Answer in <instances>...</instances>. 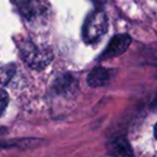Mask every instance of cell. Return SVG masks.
I'll use <instances>...</instances> for the list:
<instances>
[{
    "label": "cell",
    "instance_id": "30bf717a",
    "mask_svg": "<svg viewBox=\"0 0 157 157\" xmlns=\"http://www.w3.org/2000/svg\"><path fill=\"white\" fill-rule=\"evenodd\" d=\"M6 132H7V130H6V128H1V127H0V136L3 135V133H6Z\"/></svg>",
    "mask_w": 157,
    "mask_h": 157
},
{
    "label": "cell",
    "instance_id": "8fae6325",
    "mask_svg": "<svg viewBox=\"0 0 157 157\" xmlns=\"http://www.w3.org/2000/svg\"><path fill=\"white\" fill-rule=\"evenodd\" d=\"M154 133H155V137H156V139H157V124L155 125V130H154Z\"/></svg>",
    "mask_w": 157,
    "mask_h": 157
},
{
    "label": "cell",
    "instance_id": "5b68a950",
    "mask_svg": "<svg viewBox=\"0 0 157 157\" xmlns=\"http://www.w3.org/2000/svg\"><path fill=\"white\" fill-rule=\"evenodd\" d=\"M110 153L114 157H133L132 150L125 138H117L112 141L110 145Z\"/></svg>",
    "mask_w": 157,
    "mask_h": 157
},
{
    "label": "cell",
    "instance_id": "6da1fadb",
    "mask_svg": "<svg viewBox=\"0 0 157 157\" xmlns=\"http://www.w3.org/2000/svg\"><path fill=\"white\" fill-rule=\"evenodd\" d=\"M22 57L25 63L35 70H42L48 67L53 59V51L44 44H36L26 41L21 48Z\"/></svg>",
    "mask_w": 157,
    "mask_h": 157
},
{
    "label": "cell",
    "instance_id": "ba28073f",
    "mask_svg": "<svg viewBox=\"0 0 157 157\" xmlns=\"http://www.w3.org/2000/svg\"><path fill=\"white\" fill-rule=\"evenodd\" d=\"M9 103V96L6 93V90H0V115L5 112L6 108L8 107Z\"/></svg>",
    "mask_w": 157,
    "mask_h": 157
},
{
    "label": "cell",
    "instance_id": "8992f818",
    "mask_svg": "<svg viewBox=\"0 0 157 157\" xmlns=\"http://www.w3.org/2000/svg\"><path fill=\"white\" fill-rule=\"evenodd\" d=\"M15 73L14 63H0V85L7 84Z\"/></svg>",
    "mask_w": 157,
    "mask_h": 157
},
{
    "label": "cell",
    "instance_id": "52a82bcc",
    "mask_svg": "<svg viewBox=\"0 0 157 157\" xmlns=\"http://www.w3.org/2000/svg\"><path fill=\"white\" fill-rule=\"evenodd\" d=\"M72 82H73V78L69 75V74H66L63 78H58L56 82V88L59 92H69L70 88L72 87Z\"/></svg>",
    "mask_w": 157,
    "mask_h": 157
},
{
    "label": "cell",
    "instance_id": "3957f363",
    "mask_svg": "<svg viewBox=\"0 0 157 157\" xmlns=\"http://www.w3.org/2000/svg\"><path fill=\"white\" fill-rule=\"evenodd\" d=\"M131 42V39L128 35H117L110 41L108 48L105 50V52L101 55L102 59L113 58L115 56L123 54L125 51L128 48L129 44Z\"/></svg>",
    "mask_w": 157,
    "mask_h": 157
},
{
    "label": "cell",
    "instance_id": "7a4b0ae2",
    "mask_svg": "<svg viewBox=\"0 0 157 157\" xmlns=\"http://www.w3.org/2000/svg\"><path fill=\"white\" fill-rule=\"evenodd\" d=\"M108 30V18L105 12L95 11L86 20L83 28L84 41L94 43L98 41Z\"/></svg>",
    "mask_w": 157,
    "mask_h": 157
},
{
    "label": "cell",
    "instance_id": "277c9868",
    "mask_svg": "<svg viewBox=\"0 0 157 157\" xmlns=\"http://www.w3.org/2000/svg\"><path fill=\"white\" fill-rule=\"evenodd\" d=\"M110 72L105 68L96 67L90 71L87 76V83L92 87H100L109 82Z\"/></svg>",
    "mask_w": 157,
    "mask_h": 157
},
{
    "label": "cell",
    "instance_id": "9c48e42d",
    "mask_svg": "<svg viewBox=\"0 0 157 157\" xmlns=\"http://www.w3.org/2000/svg\"><path fill=\"white\" fill-rule=\"evenodd\" d=\"M152 110L153 111H157V94H156V96H155L154 100H153V102H152Z\"/></svg>",
    "mask_w": 157,
    "mask_h": 157
}]
</instances>
